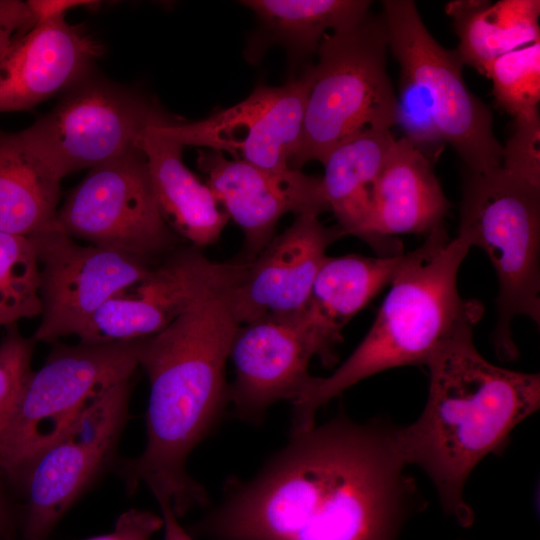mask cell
I'll return each instance as SVG.
<instances>
[{
    "label": "cell",
    "instance_id": "7c38bea8",
    "mask_svg": "<svg viewBox=\"0 0 540 540\" xmlns=\"http://www.w3.org/2000/svg\"><path fill=\"white\" fill-rule=\"evenodd\" d=\"M40 266L41 321L33 339L78 335L111 297L156 265L128 253L76 243L57 226L29 236Z\"/></svg>",
    "mask_w": 540,
    "mask_h": 540
},
{
    "label": "cell",
    "instance_id": "d6986e66",
    "mask_svg": "<svg viewBox=\"0 0 540 540\" xmlns=\"http://www.w3.org/2000/svg\"><path fill=\"white\" fill-rule=\"evenodd\" d=\"M418 248L395 256H327L295 319L325 366L337 361L345 325L409 264Z\"/></svg>",
    "mask_w": 540,
    "mask_h": 540
},
{
    "label": "cell",
    "instance_id": "e575fe53",
    "mask_svg": "<svg viewBox=\"0 0 540 540\" xmlns=\"http://www.w3.org/2000/svg\"><path fill=\"white\" fill-rule=\"evenodd\" d=\"M5 524H6V507H5L2 490L0 487V533L5 528Z\"/></svg>",
    "mask_w": 540,
    "mask_h": 540
},
{
    "label": "cell",
    "instance_id": "5b68a950",
    "mask_svg": "<svg viewBox=\"0 0 540 540\" xmlns=\"http://www.w3.org/2000/svg\"><path fill=\"white\" fill-rule=\"evenodd\" d=\"M458 237L482 249L497 276L493 343L504 360L518 356L512 322L540 324V188L502 166L465 174Z\"/></svg>",
    "mask_w": 540,
    "mask_h": 540
},
{
    "label": "cell",
    "instance_id": "277c9868",
    "mask_svg": "<svg viewBox=\"0 0 540 540\" xmlns=\"http://www.w3.org/2000/svg\"><path fill=\"white\" fill-rule=\"evenodd\" d=\"M418 249L391 282L355 350L330 376L313 377L292 402L291 433L316 425L318 409L358 382L391 368L426 365L453 334L481 319L482 303L463 298L457 286L470 246L458 236L450 240L443 225L429 233Z\"/></svg>",
    "mask_w": 540,
    "mask_h": 540
},
{
    "label": "cell",
    "instance_id": "836d02e7",
    "mask_svg": "<svg viewBox=\"0 0 540 540\" xmlns=\"http://www.w3.org/2000/svg\"><path fill=\"white\" fill-rule=\"evenodd\" d=\"M162 512L164 539L163 540H195L179 523L171 503L167 498L156 497Z\"/></svg>",
    "mask_w": 540,
    "mask_h": 540
},
{
    "label": "cell",
    "instance_id": "1f68e13d",
    "mask_svg": "<svg viewBox=\"0 0 540 540\" xmlns=\"http://www.w3.org/2000/svg\"><path fill=\"white\" fill-rule=\"evenodd\" d=\"M33 26L26 1L0 0V58L18 37Z\"/></svg>",
    "mask_w": 540,
    "mask_h": 540
},
{
    "label": "cell",
    "instance_id": "603a6c76",
    "mask_svg": "<svg viewBox=\"0 0 540 540\" xmlns=\"http://www.w3.org/2000/svg\"><path fill=\"white\" fill-rule=\"evenodd\" d=\"M259 21L246 56L258 61L273 44L283 46L294 64L317 52L326 31L339 32L362 22L369 14L367 0H244Z\"/></svg>",
    "mask_w": 540,
    "mask_h": 540
},
{
    "label": "cell",
    "instance_id": "9a60e30c",
    "mask_svg": "<svg viewBox=\"0 0 540 540\" xmlns=\"http://www.w3.org/2000/svg\"><path fill=\"white\" fill-rule=\"evenodd\" d=\"M197 166L228 217L243 232V246L233 259L237 262L254 260L276 235L285 214L319 216L329 211L321 177L301 170L272 174L211 149L198 150Z\"/></svg>",
    "mask_w": 540,
    "mask_h": 540
},
{
    "label": "cell",
    "instance_id": "7402d4cb",
    "mask_svg": "<svg viewBox=\"0 0 540 540\" xmlns=\"http://www.w3.org/2000/svg\"><path fill=\"white\" fill-rule=\"evenodd\" d=\"M395 140L390 129L367 128L336 145L322 163V190L337 225L377 256L390 255L371 231V192Z\"/></svg>",
    "mask_w": 540,
    "mask_h": 540
},
{
    "label": "cell",
    "instance_id": "f546056e",
    "mask_svg": "<svg viewBox=\"0 0 540 540\" xmlns=\"http://www.w3.org/2000/svg\"><path fill=\"white\" fill-rule=\"evenodd\" d=\"M514 120V132L502 146L501 166L530 185L540 188L539 112Z\"/></svg>",
    "mask_w": 540,
    "mask_h": 540
},
{
    "label": "cell",
    "instance_id": "f1b7e54d",
    "mask_svg": "<svg viewBox=\"0 0 540 540\" xmlns=\"http://www.w3.org/2000/svg\"><path fill=\"white\" fill-rule=\"evenodd\" d=\"M35 342L23 336L17 324L6 327L0 342V438L33 372L31 360Z\"/></svg>",
    "mask_w": 540,
    "mask_h": 540
},
{
    "label": "cell",
    "instance_id": "d4e9b609",
    "mask_svg": "<svg viewBox=\"0 0 540 540\" xmlns=\"http://www.w3.org/2000/svg\"><path fill=\"white\" fill-rule=\"evenodd\" d=\"M61 179L25 145L0 129V231L30 236L56 227Z\"/></svg>",
    "mask_w": 540,
    "mask_h": 540
},
{
    "label": "cell",
    "instance_id": "2e32d148",
    "mask_svg": "<svg viewBox=\"0 0 540 540\" xmlns=\"http://www.w3.org/2000/svg\"><path fill=\"white\" fill-rule=\"evenodd\" d=\"M346 236L338 226H325L317 214L305 212L247 263L241 282L226 292L239 323L266 317H290L305 307L327 249Z\"/></svg>",
    "mask_w": 540,
    "mask_h": 540
},
{
    "label": "cell",
    "instance_id": "30bf717a",
    "mask_svg": "<svg viewBox=\"0 0 540 540\" xmlns=\"http://www.w3.org/2000/svg\"><path fill=\"white\" fill-rule=\"evenodd\" d=\"M382 17L388 45L406 75L427 92L439 129L468 170L501 166L502 145L493 133L492 113L466 86L463 61L429 33L411 0H385Z\"/></svg>",
    "mask_w": 540,
    "mask_h": 540
},
{
    "label": "cell",
    "instance_id": "ac0fdd59",
    "mask_svg": "<svg viewBox=\"0 0 540 540\" xmlns=\"http://www.w3.org/2000/svg\"><path fill=\"white\" fill-rule=\"evenodd\" d=\"M102 45L65 18L33 26L0 58V113L30 110L93 71Z\"/></svg>",
    "mask_w": 540,
    "mask_h": 540
},
{
    "label": "cell",
    "instance_id": "5bb4252c",
    "mask_svg": "<svg viewBox=\"0 0 540 540\" xmlns=\"http://www.w3.org/2000/svg\"><path fill=\"white\" fill-rule=\"evenodd\" d=\"M310 85L307 67L302 76L281 86H256L246 99L205 119L156 128L184 147L216 150L263 171L283 174L292 170L299 149Z\"/></svg>",
    "mask_w": 540,
    "mask_h": 540
},
{
    "label": "cell",
    "instance_id": "484cf974",
    "mask_svg": "<svg viewBox=\"0 0 540 540\" xmlns=\"http://www.w3.org/2000/svg\"><path fill=\"white\" fill-rule=\"evenodd\" d=\"M41 310L40 266L30 237L0 231V326Z\"/></svg>",
    "mask_w": 540,
    "mask_h": 540
},
{
    "label": "cell",
    "instance_id": "e0dca14e",
    "mask_svg": "<svg viewBox=\"0 0 540 540\" xmlns=\"http://www.w3.org/2000/svg\"><path fill=\"white\" fill-rule=\"evenodd\" d=\"M314 356L293 316L239 325L229 355L235 372L229 385L234 414L243 421L260 423L276 402H294L314 377L308 370Z\"/></svg>",
    "mask_w": 540,
    "mask_h": 540
},
{
    "label": "cell",
    "instance_id": "4fadbf2b",
    "mask_svg": "<svg viewBox=\"0 0 540 540\" xmlns=\"http://www.w3.org/2000/svg\"><path fill=\"white\" fill-rule=\"evenodd\" d=\"M247 263L216 262L180 245L134 286L111 297L78 333L87 345L143 339L165 329L199 299L240 283Z\"/></svg>",
    "mask_w": 540,
    "mask_h": 540
},
{
    "label": "cell",
    "instance_id": "ba28073f",
    "mask_svg": "<svg viewBox=\"0 0 540 540\" xmlns=\"http://www.w3.org/2000/svg\"><path fill=\"white\" fill-rule=\"evenodd\" d=\"M172 122L176 120L140 92L92 71L65 89L50 111L18 133L28 149L62 180L136 147L148 127Z\"/></svg>",
    "mask_w": 540,
    "mask_h": 540
},
{
    "label": "cell",
    "instance_id": "8992f818",
    "mask_svg": "<svg viewBox=\"0 0 540 540\" xmlns=\"http://www.w3.org/2000/svg\"><path fill=\"white\" fill-rule=\"evenodd\" d=\"M388 34L381 14L326 34L310 65L303 132L291 168L324 162L343 140L367 128L396 125V94L386 70Z\"/></svg>",
    "mask_w": 540,
    "mask_h": 540
},
{
    "label": "cell",
    "instance_id": "44dd1931",
    "mask_svg": "<svg viewBox=\"0 0 540 540\" xmlns=\"http://www.w3.org/2000/svg\"><path fill=\"white\" fill-rule=\"evenodd\" d=\"M137 146L144 153L158 208L168 226L197 248L216 243L229 217L214 193L183 162L184 146L148 127Z\"/></svg>",
    "mask_w": 540,
    "mask_h": 540
},
{
    "label": "cell",
    "instance_id": "7a4b0ae2",
    "mask_svg": "<svg viewBox=\"0 0 540 540\" xmlns=\"http://www.w3.org/2000/svg\"><path fill=\"white\" fill-rule=\"evenodd\" d=\"M238 327L224 292L199 299L165 329L140 340L139 366L150 383L147 443L121 471L130 492L147 485L155 498L170 501L178 518L208 503L186 463L229 404L225 369Z\"/></svg>",
    "mask_w": 540,
    "mask_h": 540
},
{
    "label": "cell",
    "instance_id": "6da1fadb",
    "mask_svg": "<svg viewBox=\"0 0 540 540\" xmlns=\"http://www.w3.org/2000/svg\"><path fill=\"white\" fill-rule=\"evenodd\" d=\"M396 427L341 412L291 433L254 477L226 481L193 532L211 540H398L421 498L396 450Z\"/></svg>",
    "mask_w": 540,
    "mask_h": 540
},
{
    "label": "cell",
    "instance_id": "52a82bcc",
    "mask_svg": "<svg viewBox=\"0 0 540 540\" xmlns=\"http://www.w3.org/2000/svg\"><path fill=\"white\" fill-rule=\"evenodd\" d=\"M140 340L56 344L32 372L0 438V470L19 480L82 412L139 366Z\"/></svg>",
    "mask_w": 540,
    "mask_h": 540
},
{
    "label": "cell",
    "instance_id": "cb8c5ba5",
    "mask_svg": "<svg viewBox=\"0 0 540 540\" xmlns=\"http://www.w3.org/2000/svg\"><path fill=\"white\" fill-rule=\"evenodd\" d=\"M445 11L453 19L463 63L482 75L498 57L540 41L538 0H456Z\"/></svg>",
    "mask_w": 540,
    "mask_h": 540
},
{
    "label": "cell",
    "instance_id": "9c48e42d",
    "mask_svg": "<svg viewBox=\"0 0 540 540\" xmlns=\"http://www.w3.org/2000/svg\"><path fill=\"white\" fill-rule=\"evenodd\" d=\"M56 225L73 239L153 264L181 242L161 215L146 157L137 146L91 168L58 209Z\"/></svg>",
    "mask_w": 540,
    "mask_h": 540
},
{
    "label": "cell",
    "instance_id": "ffe728a7",
    "mask_svg": "<svg viewBox=\"0 0 540 540\" xmlns=\"http://www.w3.org/2000/svg\"><path fill=\"white\" fill-rule=\"evenodd\" d=\"M450 208L433 164L404 137L390 148L371 192L370 227L390 256L403 253L399 234L443 225Z\"/></svg>",
    "mask_w": 540,
    "mask_h": 540
},
{
    "label": "cell",
    "instance_id": "8fae6325",
    "mask_svg": "<svg viewBox=\"0 0 540 540\" xmlns=\"http://www.w3.org/2000/svg\"><path fill=\"white\" fill-rule=\"evenodd\" d=\"M131 379L106 391L25 471V535L46 540L49 533L112 461L129 419Z\"/></svg>",
    "mask_w": 540,
    "mask_h": 540
},
{
    "label": "cell",
    "instance_id": "4316f807",
    "mask_svg": "<svg viewBox=\"0 0 540 540\" xmlns=\"http://www.w3.org/2000/svg\"><path fill=\"white\" fill-rule=\"evenodd\" d=\"M499 107L514 118L538 112L540 101V41L512 50L485 70Z\"/></svg>",
    "mask_w": 540,
    "mask_h": 540
},
{
    "label": "cell",
    "instance_id": "4dcf8cb0",
    "mask_svg": "<svg viewBox=\"0 0 540 540\" xmlns=\"http://www.w3.org/2000/svg\"><path fill=\"white\" fill-rule=\"evenodd\" d=\"M162 527V516L132 508L119 515L111 532L85 540H150Z\"/></svg>",
    "mask_w": 540,
    "mask_h": 540
},
{
    "label": "cell",
    "instance_id": "83f0119b",
    "mask_svg": "<svg viewBox=\"0 0 540 540\" xmlns=\"http://www.w3.org/2000/svg\"><path fill=\"white\" fill-rule=\"evenodd\" d=\"M396 125L403 137L432 164L440 157L446 141L436 121L428 92L417 82L400 74L396 95Z\"/></svg>",
    "mask_w": 540,
    "mask_h": 540
},
{
    "label": "cell",
    "instance_id": "d6a6232c",
    "mask_svg": "<svg viewBox=\"0 0 540 540\" xmlns=\"http://www.w3.org/2000/svg\"><path fill=\"white\" fill-rule=\"evenodd\" d=\"M94 0H29L26 1L34 26L50 20L65 18L66 13L79 7H96Z\"/></svg>",
    "mask_w": 540,
    "mask_h": 540
},
{
    "label": "cell",
    "instance_id": "3957f363",
    "mask_svg": "<svg viewBox=\"0 0 540 540\" xmlns=\"http://www.w3.org/2000/svg\"><path fill=\"white\" fill-rule=\"evenodd\" d=\"M429 393L420 417L396 427L402 461L433 482L443 510L463 527L474 521L464 498L466 481L489 454L500 455L513 429L540 406V376L496 366L464 327L428 360Z\"/></svg>",
    "mask_w": 540,
    "mask_h": 540
}]
</instances>
